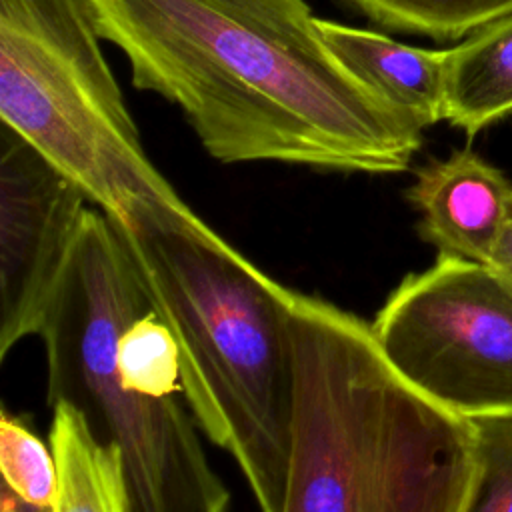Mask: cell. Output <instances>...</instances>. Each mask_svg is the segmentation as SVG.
<instances>
[{
	"mask_svg": "<svg viewBox=\"0 0 512 512\" xmlns=\"http://www.w3.org/2000/svg\"><path fill=\"white\" fill-rule=\"evenodd\" d=\"M382 28L460 40L512 14V0H346Z\"/></svg>",
	"mask_w": 512,
	"mask_h": 512,
	"instance_id": "obj_12",
	"label": "cell"
},
{
	"mask_svg": "<svg viewBox=\"0 0 512 512\" xmlns=\"http://www.w3.org/2000/svg\"><path fill=\"white\" fill-rule=\"evenodd\" d=\"M88 196L18 132L0 128V360L40 334Z\"/></svg>",
	"mask_w": 512,
	"mask_h": 512,
	"instance_id": "obj_7",
	"label": "cell"
},
{
	"mask_svg": "<svg viewBox=\"0 0 512 512\" xmlns=\"http://www.w3.org/2000/svg\"><path fill=\"white\" fill-rule=\"evenodd\" d=\"M116 372L130 390L156 398L184 396L178 346L154 306L124 326L116 346Z\"/></svg>",
	"mask_w": 512,
	"mask_h": 512,
	"instance_id": "obj_13",
	"label": "cell"
},
{
	"mask_svg": "<svg viewBox=\"0 0 512 512\" xmlns=\"http://www.w3.org/2000/svg\"><path fill=\"white\" fill-rule=\"evenodd\" d=\"M48 444L58 472L50 512H130L120 452L100 442L70 404L52 406Z\"/></svg>",
	"mask_w": 512,
	"mask_h": 512,
	"instance_id": "obj_11",
	"label": "cell"
},
{
	"mask_svg": "<svg viewBox=\"0 0 512 512\" xmlns=\"http://www.w3.org/2000/svg\"><path fill=\"white\" fill-rule=\"evenodd\" d=\"M510 218H512V202H510Z\"/></svg>",
	"mask_w": 512,
	"mask_h": 512,
	"instance_id": "obj_18",
	"label": "cell"
},
{
	"mask_svg": "<svg viewBox=\"0 0 512 512\" xmlns=\"http://www.w3.org/2000/svg\"><path fill=\"white\" fill-rule=\"evenodd\" d=\"M0 470L4 486L26 504L52 510L58 472L52 448L18 416L2 408L0 416Z\"/></svg>",
	"mask_w": 512,
	"mask_h": 512,
	"instance_id": "obj_14",
	"label": "cell"
},
{
	"mask_svg": "<svg viewBox=\"0 0 512 512\" xmlns=\"http://www.w3.org/2000/svg\"><path fill=\"white\" fill-rule=\"evenodd\" d=\"M0 512H50V510L26 504L24 500H20L14 492H10L2 484V490H0Z\"/></svg>",
	"mask_w": 512,
	"mask_h": 512,
	"instance_id": "obj_17",
	"label": "cell"
},
{
	"mask_svg": "<svg viewBox=\"0 0 512 512\" xmlns=\"http://www.w3.org/2000/svg\"><path fill=\"white\" fill-rule=\"evenodd\" d=\"M86 0H0V118L106 216L174 188L148 160Z\"/></svg>",
	"mask_w": 512,
	"mask_h": 512,
	"instance_id": "obj_5",
	"label": "cell"
},
{
	"mask_svg": "<svg viewBox=\"0 0 512 512\" xmlns=\"http://www.w3.org/2000/svg\"><path fill=\"white\" fill-rule=\"evenodd\" d=\"M294 396L282 512H466L478 430L388 362L372 324L310 294L290 312Z\"/></svg>",
	"mask_w": 512,
	"mask_h": 512,
	"instance_id": "obj_3",
	"label": "cell"
},
{
	"mask_svg": "<svg viewBox=\"0 0 512 512\" xmlns=\"http://www.w3.org/2000/svg\"><path fill=\"white\" fill-rule=\"evenodd\" d=\"M480 466L466 512H512V416L474 420Z\"/></svg>",
	"mask_w": 512,
	"mask_h": 512,
	"instance_id": "obj_15",
	"label": "cell"
},
{
	"mask_svg": "<svg viewBox=\"0 0 512 512\" xmlns=\"http://www.w3.org/2000/svg\"><path fill=\"white\" fill-rule=\"evenodd\" d=\"M508 114H512V14L448 48L444 90V120L468 138Z\"/></svg>",
	"mask_w": 512,
	"mask_h": 512,
	"instance_id": "obj_10",
	"label": "cell"
},
{
	"mask_svg": "<svg viewBox=\"0 0 512 512\" xmlns=\"http://www.w3.org/2000/svg\"><path fill=\"white\" fill-rule=\"evenodd\" d=\"M406 200L420 216L418 236L438 256L478 264L492 262L512 220V184L472 148L420 166Z\"/></svg>",
	"mask_w": 512,
	"mask_h": 512,
	"instance_id": "obj_8",
	"label": "cell"
},
{
	"mask_svg": "<svg viewBox=\"0 0 512 512\" xmlns=\"http://www.w3.org/2000/svg\"><path fill=\"white\" fill-rule=\"evenodd\" d=\"M138 90L176 104L218 162L406 172L422 128L326 44L306 0H86Z\"/></svg>",
	"mask_w": 512,
	"mask_h": 512,
	"instance_id": "obj_1",
	"label": "cell"
},
{
	"mask_svg": "<svg viewBox=\"0 0 512 512\" xmlns=\"http://www.w3.org/2000/svg\"><path fill=\"white\" fill-rule=\"evenodd\" d=\"M488 266L494 268L506 282L512 284V220H510V224L504 232V238Z\"/></svg>",
	"mask_w": 512,
	"mask_h": 512,
	"instance_id": "obj_16",
	"label": "cell"
},
{
	"mask_svg": "<svg viewBox=\"0 0 512 512\" xmlns=\"http://www.w3.org/2000/svg\"><path fill=\"white\" fill-rule=\"evenodd\" d=\"M148 308L122 236L100 208H88L38 334L48 404H70L120 452L130 512H228L230 492L206 456L186 396H148L118 378V338Z\"/></svg>",
	"mask_w": 512,
	"mask_h": 512,
	"instance_id": "obj_4",
	"label": "cell"
},
{
	"mask_svg": "<svg viewBox=\"0 0 512 512\" xmlns=\"http://www.w3.org/2000/svg\"><path fill=\"white\" fill-rule=\"evenodd\" d=\"M110 220L176 340L200 430L234 458L260 512H282L294 290L214 232L176 190L136 196Z\"/></svg>",
	"mask_w": 512,
	"mask_h": 512,
	"instance_id": "obj_2",
	"label": "cell"
},
{
	"mask_svg": "<svg viewBox=\"0 0 512 512\" xmlns=\"http://www.w3.org/2000/svg\"><path fill=\"white\" fill-rule=\"evenodd\" d=\"M388 362L468 418L512 416V284L488 264L438 256L390 292L372 322Z\"/></svg>",
	"mask_w": 512,
	"mask_h": 512,
	"instance_id": "obj_6",
	"label": "cell"
},
{
	"mask_svg": "<svg viewBox=\"0 0 512 512\" xmlns=\"http://www.w3.org/2000/svg\"><path fill=\"white\" fill-rule=\"evenodd\" d=\"M330 50L422 130L444 120L446 50L402 44L382 32L318 18Z\"/></svg>",
	"mask_w": 512,
	"mask_h": 512,
	"instance_id": "obj_9",
	"label": "cell"
}]
</instances>
